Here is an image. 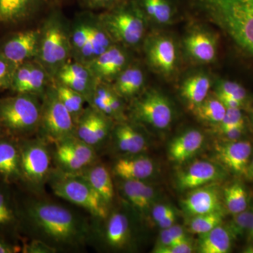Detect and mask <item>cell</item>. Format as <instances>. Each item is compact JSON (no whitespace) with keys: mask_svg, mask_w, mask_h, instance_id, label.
I'll return each instance as SVG.
<instances>
[{"mask_svg":"<svg viewBox=\"0 0 253 253\" xmlns=\"http://www.w3.org/2000/svg\"><path fill=\"white\" fill-rule=\"evenodd\" d=\"M20 234L56 253L79 252L89 243L90 221L63 205L32 194L17 200Z\"/></svg>","mask_w":253,"mask_h":253,"instance_id":"1","label":"cell"},{"mask_svg":"<svg viewBox=\"0 0 253 253\" xmlns=\"http://www.w3.org/2000/svg\"><path fill=\"white\" fill-rule=\"evenodd\" d=\"M210 18L253 55V0H199Z\"/></svg>","mask_w":253,"mask_h":253,"instance_id":"2","label":"cell"},{"mask_svg":"<svg viewBox=\"0 0 253 253\" xmlns=\"http://www.w3.org/2000/svg\"><path fill=\"white\" fill-rule=\"evenodd\" d=\"M41 108V98L34 94L0 98V129L4 136L16 140L36 135Z\"/></svg>","mask_w":253,"mask_h":253,"instance_id":"3","label":"cell"},{"mask_svg":"<svg viewBox=\"0 0 253 253\" xmlns=\"http://www.w3.org/2000/svg\"><path fill=\"white\" fill-rule=\"evenodd\" d=\"M55 196L86 210L91 217L105 218L110 206L78 173H66L54 168L48 181Z\"/></svg>","mask_w":253,"mask_h":253,"instance_id":"4","label":"cell"},{"mask_svg":"<svg viewBox=\"0 0 253 253\" xmlns=\"http://www.w3.org/2000/svg\"><path fill=\"white\" fill-rule=\"evenodd\" d=\"M18 144L21 158V184L32 194H44L54 169L50 145L36 136L19 139Z\"/></svg>","mask_w":253,"mask_h":253,"instance_id":"5","label":"cell"},{"mask_svg":"<svg viewBox=\"0 0 253 253\" xmlns=\"http://www.w3.org/2000/svg\"><path fill=\"white\" fill-rule=\"evenodd\" d=\"M40 30L39 49L36 60L54 78L72 56L70 29L60 16L53 15Z\"/></svg>","mask_w":253,"mask_h":253,"instance_id":"6","label":"cell"},{"mask_svg":"<svg viewBox=\"0 0 253 253\" xmlns=\"http://www.w3.org/2000/svg\"><path fill=\"white\" fill-rule=\"evenodd\" d=\"M75 131L76 123L51 83L42 98L41 120L36 136L53 145L76 136Z\"/></svg>","mask_w":253,"mask_h":253,"instance_id":"7","label":"cell"},{"mask_svg":"<svg viewBox=\"0 0 253 253\" xmlns=\"http://www.w3.org/2000/svg\"><path fill=\"white\" fill-rule=\"evenodd\" d=\"M97 20L115 43L134 46L144 38V16L134 5L113 10L101 15Z\"/></svg>","mask_w":253,"mask_h":253,"instance_id":"8","label":"cell"},{"mask_svg":"<svg viewBox=\"0 0 253 253\" xmlns=\"http://www.w3.org/2000/svg\"><path fill=\"white\" fill-rule=\"evenodd\" d=\"M130 220L126 213L111 212L105 218L91 217L89 245L111 250H124L130 244Z\"/></svg>","mask_w":253,"mask_h":253,"instance_id":"9","label":"cell"},{"mask_svg":"<svg viewBox=\"0 0 253 253\" xmlns=\"http://www.w3.org/2000/svg\"><path fill=\"white\" fill-rule=\"evenodd\" d=\"M53 162L66 173H79L97 162V152L89 144L73 136L53 144Z\"/></svg>","mask_w":253,"mask_h":253,"instance_id":"10","label":"cell"},{"mask_svg":"<svg viewBox=\"0 0 253 253\" xmlns=\"http://www.w3.org/2000/svg\"><path fill=\"white\" fill-rule=\"evenodd\" d=\"M40 36V29L11 33L0 42V52L16 68L23 63L36 59L39 49Z\"/></svg>","mask_w":253,"mask_h":253,"instance_id":"11","label":"cell"},{"mask_svg":"<svg viewBox=\"0 0 253 253\" xmlns=\"http://www.w3.org/2000/svg\"><path fill=\"white\" fill-rule=\"evenodd\" d=\"M132 115L137 121L158 129L167 127L172 119V108L169 101L155 91L146 93L134 101Z\"/></svg>","mask_w":253,"mask_h":253,"instance_id":"12","label":"cell"},{"mask_svg":"<svg viewBox=\"0 0 253 253\" xmlns=\"http://www.w3.org/2000/svg\"><path fill=\"white\" fill-rule=\"evenodd\" d=\"M20 236L17 199L11 185L0 181V238L16 245Z\"/></svg>","mask_w":253,"mask_h":253,"instance_id":"13","label":"cell"},{"mask_svg":"<svg viewBox=\"0 0 253 253\" xmlns=\"http://www.w3.org/2000/svg\"><path fill=\"white\" fill-rule=\"evenodd\" d=\"M127 54L117 44H113L89 65L91 72L98 81L109 83L128 66Z\"/></svg>","mask_w":253,"mask_h":253,"instance_id":"14","label":"cell"},{"mask_svg":"<svg viewBox=\"0 0 253 253\" xmlns=\"http://www.w3.org/2000/svg\"><path fill=\"white\" fill-rule=\"evenodd\" d=\"M0 181L11 186L21 184L18 140L6 136L0 139Z\"/></svg>","mask_w":253,"mask_h":253,"instance_id":"15","label":"cell"},{"mask_svg":"<svg viewBox=\"0 0 253 253\" xmlns=\"http://www.w3.org/2000/svg\"><path fill=\"white\" fill-rule=\"evenodd\" d=\"M146 53L150 64L159 72L169 74L174 71L176 46L169 38L161 36L151 40L146 46Z\"/></svg>","mask_w":253,"mask_h":253,"instance_id":"16","label":"cell"},{"mask_svg":"<svg viewBox=\"0 0 253 253\" xmlns=\"http://www.w3.org/2000/svg\"><path fill=\"white\" fill-rule=\"evenodd\" d=\"M217 158L231 172L245 174L247 172L252 146L248 141H232L217 148Z\"/></svg>","mask_w":253,"mask_h":253,"instance_id":"17","label":"cell"},{"mask_svg":"<svg viewBox=\"0 0 253 253\" xmlns=\"http://www.w3.org/2000/svg\"><path fill=\"white\" fill-rule=\"evenodd\" d=\"M113 173L120 179L144 181L152 175L154 164L150 158L139 154L127 155L114 163Z\"/></svg>","mask_w":253,"mask_h":253,"instance_id":"18","label":"cell"},{"mask_svg":"<svg viewBox=\"0 0 253 253\" xmlns=\"http://www.w3.org/2000/svg\"><path fill=\"white\" fill-rule=\"evenodd\" d=\"M223 176L220 169L206 161H198L178 176V185L181 189H196Z\"/></svg>","mask_w":253,"mask_h":253,"instance_id":"19","label":"cell"},{"mask_svg":"<svg viewBox=\"0 0 253 253\" xmlns=\"http://www.w3.org/2000/svg\"><path fill=\"white\" fill-rule=\"evenodd\" d=\"M183 206L194 216L221 211L220 195L214 186L196 188L183 201Z\"/></svg>","mask_w":253,"mask_h":253,"instance_id":"20","label":"cell"},{"mask_svg":"<svg viewBox=\"0 0 253 253\" xmlns=\"http://www.w3.org/2000/svg\"><path fill=\"white\" fill-rule=\"evenodd\" d=\"M78 174L83 176L110 206L114 199L115 189L112 176L107 168L97 161Z\"/></svg>","mask_w":253,"mask_h":253,"instance_id":"21","label":"cell"},{"mask_svg":"<svg viewBox=\"0 0 253 253\" xmlns=\"http://www.w3.org/2000/svg\"><path fill=\"white\" fill-rule=\"evenodd\" d=\"M113 136L118 151L126 156L140 154L146 148L144 136L129 123H120L115 126Z\"/></svg>","mask_w":253,"mask_h":253,"instance_id":"22","label":"cell"},{"mask_svg":"<svg viewBox=\"0 0 253 253\" xmlns=\"http://www.w3.org/2000/svg\"><path fill=\"white\" fill-rule=\"evenodd\" d=\"M204 141V136L199 130L192 129L183 133L170 143L169 158L174 162H185L199 151Z\"/></svg>","mask_w":253,"mask_h":253,"instance_id":"23","label":"cell"},{"mask_svg":"<svg viewBox=\"0 0 253 253\" xmlns=\"http://www.w3.org/2000/svg\"><path fill=\"white\" fill-rule=\"evenodd\" d=\"M184 42L189 54L200 62L210 63L215 58L217 46L214 39L208 33L194 32L186 38Z\"/></svg>","mask_w":253,"mask_h":253,"instance_id":"24","label":"cell"},{"mask_svg":"<svg viewBox=\"0 0 253 253\" xmlns=\"http://www.w3.org/2000/svg\"><path fill=\"white\" fill-rule=\"evenodd\" d=\"M37 0H0V24L17 25L26 21Z\"/></svg>","mask_w":253,"mask_h":253,"instance_id":"25","label":"cell"},{"mask_svg":"<svg viewBox=\"0 0 253 253\" xmlns=\"http://www.w3.org/2000/svg\"><path fill=\"white\" fill-rule=\"evenodd\" d=\"M144 76L141 68L127 66L115 79L113 89L121 97H131L141 90Z\"/></svg>","mask_w":253,"mask_h":253,"instance_id":"26","label":"cell"},{"mask_svg":"<svg viewBox=\"0 0 253 253\" xmlns=\"http://www.w3.org/2000/svg\"><path fill=\"white\" fill-rule=\"evenodd\" d=\"M233 237L227 228L220 224L201 234L199 251L201 253H226L230 251Z\"/></svg>","mask_w":253,"mask_h":253,"instance_id":"27","label":"cell"},{"mask_svg":"<svg viewBox=\"0 0 253 253\" xmlns=\"http://www.w3.org/2000/svg\"><path fill=\"white\" fill-rule=\"evenodd\" d=\"M211 88V81L204 75H196L188 78L181 86V95L192 107H196L207 97Z\"/></svg>","mask_w":253,"mask_h":253,"instance_id":"28","label":"cell"},{"mask_svg":"<svg viewBox=\"0 0 253 253\" xmlns=\"http://www.w3.org/2000/svg\"><path fill=\"white\" fill-rule=\"evenodd\" d=\"M52 84L59 99L67 109L68 112L71 113L73 121L76 123L84 111V108L83 106L84 102H86L85 98L77 91L73 90L71 88L63 85L54 80Z\"/></svg>","mask_w":253,"mask_h":253,"instance_id":"29","label":"cell"},{"mask_svg":"<svg viewBox=\"0 0 253 253\" xmlns=\"http://www.w3.org/2000/svg\"><path fill=\"white\" fill-rule=\"evenodd\" d=\"M224 202L228 211L235 214L248 209L249 197L244 186L240 182H234L227 186L224 191Z\"/></svg>","mask_w":253,"mask_h":253,"instance_id":"30","label":"cell"},{"mask_svg":"<svg viewBox=\"0 0 253 253\" xmlns=\"http://www.w3.org/2000/svg\"><path fill=\"white\" fill-rule=\"evenodd\" d=\"M89 40L94 49L95 58L116 44L107 31L100 24L97 19L88 21Z\"/></svg>","mask_w":253,"mask_h":253,"instance_id":"31","label":"cell"},{"mask_svg":"<svg viewBox=\"0 0 253 253\" xmlns=\"http://www.w3.org/2000/svg\"><path fill=\"white\" fill-rule=\"evenodd\" d=\"M194 109L196 116L203 121L219 124L226 111V108L219 99H206Z\"/></svg>","mask_w":253,"mask_h":253,"instance_id":"32","label":"cell"},{"mask_svg":"<svg viewBox=\"0 0 253 253\" xmlns=\"http://www.w3.org/2000/svg\"><path fill=\"white\" fill-rule=\"evenodd\" d=\"M141 6L148 16L159 23H167L172 18V7L168 0H140Z\"/></svg>","mask_w":253,"mask_h":253,"instance_id":"33","label":"cell"},{"mask_svg":"<svg viewBox=\"0 0 253 253\" xmlns=\"http://www.w3.org/2000/svg\"><path fill=\"white\" fill-rule=\"evenodd\" d=\"M223 217L224 214L222 211L195 215V217L190 221L189 230L193 234L200 235L206 234L219 225L222 221Z\"/></svg>","mask_w":253,"mask_h":253,"instance_id":"34","label":"cell"},{"mask_svg":"<svg viewBox=\"0 0 253 253\" xmlns=\"http://www.w3.org/2000/svg\"><path fill=\"white\" fill-rule=\"evenodd\" d=\"M111 120V118L96 111V121L90 143V146L96 152L112 133Z\"/></svg>","mask_w":253,"mask_h":253,"instance_id":"35","label":"cell"},{"mask_svg":"<svg viewBox=\"0 0 253 253\" xmlns=\"http://www.w3.org/2000/svg\"><path fill=\"white\" fill-rule=\"evenodd\" d=\"M121 179V189L123 196L133 208L140 211L141 197L145 183L140 180Z\"/></svg>","mask_w":253,"mask_h":253,"instance_id":"36","label":"cell"},{"mask_svg":"<svg viewBox=\"0 0 253 253\" xmlns=\"http://www.w3.org/2000/svg\"><path fill=\"white\" fill-rule=\"evenodd\" d=\"M70 30V41L72 56H74L84 46L89 38L88 21L76 23Z\"/></svg>","mask_w":253,"mask_h":253,"instance_id":"37","label":"cell"},{"mask_svg":"<svg viewBox=\"0 0 253 253\" xmlns=\"http://www.w3.org/2000/svg\"><path fill=\"white\" fill-rule=\"evenodd\" d=\"M253 214V211L250 209H246L243 212L234 214V217L226 227L232 236L233 239H236L239 236L246 234Z\"/></svg>","mask_w":253,"mask_h":253,"instance_id":"38","label":"cell"},{"mask_svg":"<svg viewBox=\"0 0 253 253\" xmlns=\"http://www.w3.org/2000/svg\"><path fill=\"white\" fill-rule=\"evenodd\" d=\"M217 94L226 95L243 103L246 99V89L238 83L234 82L224 81L219 84Z\"/></svg>","mask_w":253,"mask_h":253,"instance_id":"39","label":"cell"},{"mask_svg":"<svg viewBox=\"0 0 253 253\" xmlns=\"http://www.w3.org/2000/svg\"><path fill=\"white\" fill-rule=\"evenodd\" d=\"M15 69L0 52V91L10 89Z\"/></svg>","mask_w":253,"mask_h":253,"instance_id":"40","label":"cell"},{"mask_svg":"<svg viewBox=\"0 0 253 253\" xmlns=\"http://www.w3.org/2000/svg\"><path fill=\"white\" fill-rule=\"evenodd\" d=\"M236 126H245L244 116L240 109H226L225 116L220 123L221 131Z\"/></svg>","mask_w":253,"mask_h":253,"instance_id":"41","label":"cell"},{"mask_svg":"<svg viewBox=\"0 0 253 253\" xmlns=\"http://www.w3.org/2000/svg\"><path fill=\"white\" fill-rule=\"evenodd\" d=\"M194 251V247L191 241L186 239L170 246H157L153 252L156 253H191Z\"/></svg>","mask_w":253,"mask_h":253,"instance_id":"42","label":"cell"},{"mask_svg":"<svg viewBox=\"0 0 253 253\" xmlns=\"http://www.w3.org/2000/svg\"><path fill=\"white\" fill-rule=\"evenodd\" d=\"M21 251L25 253H56V250L49 245L37 240H31L29 243L23 244Z\"/></svg>","mask_w":253,"mask_h":253,"instance_id":"43","label":"cell"},{"mask_svg":"<svg viewBox=\"0 0 253 253\" xmlns=\"http://www.w3.org/2000/svg\"><path fill=\"white\" fill-rule=\"evenodd\" d=\"M121 96L115 91L109 100V104L114 113L115 118H120L122 116L123 104L121 101Z\"/></svg>","mask_w":253,"mask_h":253,"instance_id":"44","label":"cell"},{"mask_svg":"<svg viewBox=\"0 0 253 253\" xmlns=\"http://www.w3.org/2000/svg\"><path fill=\"white\" fill-rule=\"evenodd\" d=\"M172 211L173 209L170 206H166V205L156 206L152 211L153 219L158 223Z\"/></svg>","mask_w":253,"mask_h":253,"instance_id":"45","label":"cell"},{"mask_svg":"<svg viewBox=\"0 0 253 253\" xmlns=\"http://www.w3.org/2000/svg\"><path fill=\"white\" fill-rule=\"evenodd\" d=\"M168 230L176 243L181 242V241H185L187 239L185 232H184V229H182L181 226L174 224V225L168 228Z\"/></svg>","mask_w":253,"mask_h":253,"instance_id":"46","label":"cell"},{"mask_svg":"<svg viewBox=\"0 0 253 253\" xmlns=\"http://www.w3.org/2000/svg\"><path fill=\"white\" fill-rule=\"evenodd\" d=\"M217 97L226 109H240L244 104L237 100L233 99L230 96H226V95L217 94Z\"/></svg>","mask_w":253,"mask_h":253,"instance_id":"47","label":"cell"},{"mask_svg":"<svg viewBox=\"0 0 253 253\" xmlns=\"http://www.w3.org/2000/svg\"><path fill=\"white\" fill-rule=\"evenodd\" d=\"M19 251H21L19 246L0 238V253H14Z\"/></svg>","mask_w":253,"mask_h":253,"instance_id":"48","label":"cell"},{"mask_svg":"<svg viewBox=\"0 0 253 253\" xmlns=\"http://www.w3.org/2000/svg\"><path fill=\"white\" fill-rule=\"evenodd\" d=\"M244 127L245 126H236V127L231 128V129H226L221 132L231 141H236L244 132Z\"/></svg>","mask_w":253,"mask_h":253,"instance_id":"49","label":"cell"},{"mask_svg":"<svg viewBox=\"0 0 253 253\" xmlns=\"http://www.w3.org/2000/svg\"><path fill=\"white\" fill-rule=\"evenodd\" d=\"M177 244L170 234L168 229H163L160 234V246H170L172 245Z\"/></svg>","mask_w":253,"mask_h":253,"instance_id":"50","label":"cell"},{"mask_svg":"<svg viewBox=\"0 0 253 253\" xmlns=\"http://www.w3.org/2000/svg\"><path fill=\"white\" fill-rule=\"evenodd\" d=\"M118 0H85L86 4L91 8H102L112 5Z\"/></svg>","mask_w":253,"mask_h":253,"instance_id":"51","label":"cell"},{"mask_svg":"<svg viewBox=\"0 0 253 253\" xmlns=\"http://www.w3.org/2000/svg\"><path fill=\"white\" fill-rule=\"evenodd\" d=\"M176 216L175 213H174V211L169 214L168 215H166V217L163 218V219H161V221H158V225L160 226V227L162 228V229H168V228L170 227L172 225L174 224V221H175Z\"/></svg>","mask_w":253,"mask_h":253,"instance_id":"52","label":"cell"},{"mask_svg":"<svg viewBox=\"0 0 253 253\" xmlns=\"http://www.w3.org/2000/svg\"><path fill=\"white\" fill-rule=\"evenodd\" d=\"M246 234H247L248 239H249V242L253 244V214L252 218H251V222H250L249 229H248Z\"/></svg>","mask_w":253,"mask_h":253,"instance_id":"53","label":"cell"},{"mask_svg":"<svg viewBox=\"0 0 253 253\" xmlns=\"http://www.w3.org/2000/svg\"><path fill=\"white\" fill-rule=\"evenodd\" d=\"M246 176L250 179H253V160L252 162L250 163L249 166H248L247 172H246Z\"/></svg>","mask_w":253,"mask_h":253,"instance_id":"54","label":"cell"},{"mask_svg":"<svg viewBox=\"0 0 253 253\" xmlns=\"http://www.w3.org/2000/svg\"><path fill=\"white\" fill-rule=\"evenodd\" d=\"M4 136V134H3L2 131H1V129H0V139H1V137H3V136Z\"/></svg>","mask_w":253,"mask_h":253,"instance_id":"55","label":"cell"}]
</instances>
